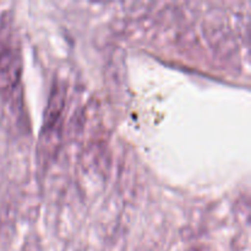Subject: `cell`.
<instances>
[{"instance_id": "cell-1", "label": "cell", "mask_w": 251, "mask_h": 251, "mask_svg": "<svg viewBox=\"0 0 251 251\" xmlns=\"http://www.w3.org/2000/svg\"><path fill=\"white\" fill-rule=\"evenodd\" d=\"M20 63L16 53L4 49L0 53V90L7 91L14 87L19 78Z\"/></svg>"}, {"instance_id": "cell-2", "label": "cell", "mask_w": 251, "mask_h": 251, "mask_svg": "<svg viewBox=\"0 0 251 251\" xmlns=\"http://www.w3.org/2000/svg\"><path fill=\"white\" fill-rule=\"evenodd\" d=\"M64 104L63 95L58 90H53V96L49 100L48 109H47V126H50L59 118L61 112V107Z\"/></svg>"}]
</instances>
